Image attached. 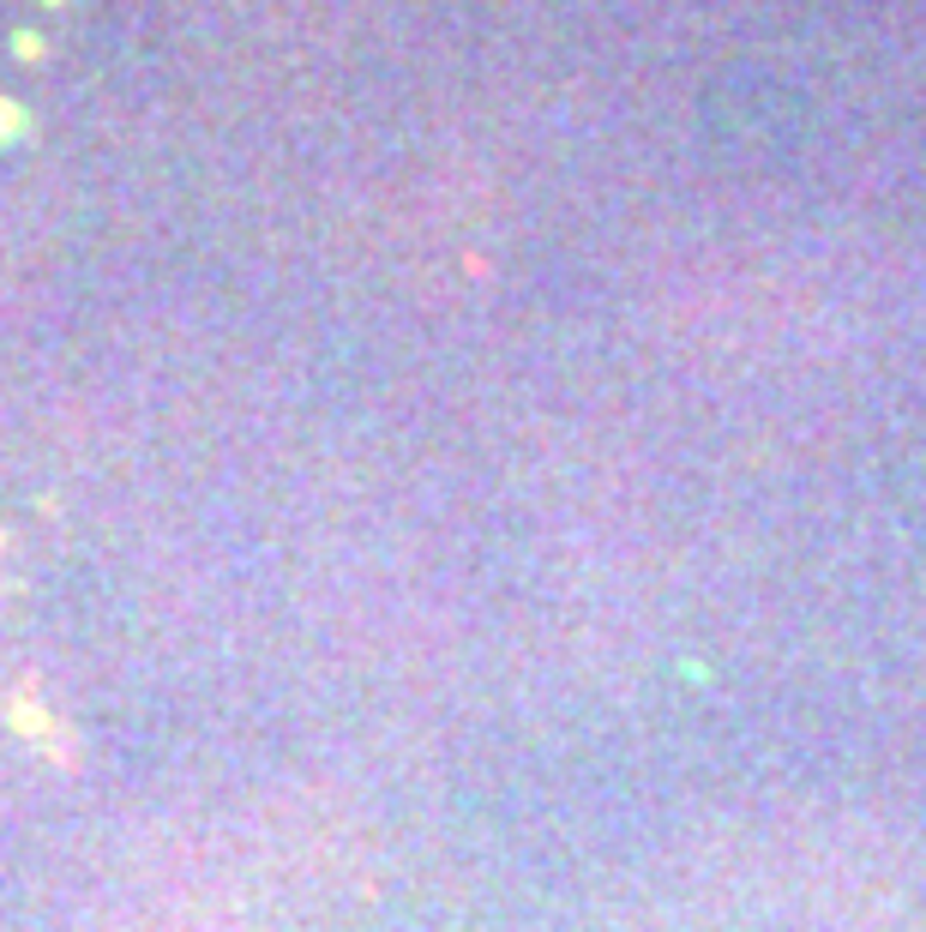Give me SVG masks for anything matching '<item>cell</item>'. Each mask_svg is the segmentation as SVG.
Segmentation results:
<instances>
[{
	"label": "cell",
	"mask_w": 926,
	"mask_h": 932,
	"mask_svg": "<svg viewBox=\"0 0 926 932\" xmlns=\"http://www.w3.org/2000/svg\"><path fill=\"white\" fill-rule=\"evenodd\" d=\"M12 722H19L24 734H54V722L42 716V710H31V704H19V710H12Z\"/></svg>",
	"instance_id": "cell-1"
},
{
	"label": "cell",
	"mask_w": 926,
	"mask_h": 932,
	"mask_svg": "<svg viewBox=\"0 0 926 932\" xmlns=\"http://www.w3.org/2000/svg\"><path fill=\"white\" fill-rule=\"evenodd\" d=\"M19 127H24V115L12 109V102H0V139H12V132H19Z\"/></svg>",
	"instance_id": "cell-2"
}]
</instances>
